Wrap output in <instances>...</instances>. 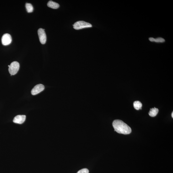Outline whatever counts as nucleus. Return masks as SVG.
<instances>
[{
	"instance_id": "nucleus-4",
	"label": "nucleus",
	"mask_w": 173,
	"mask_h": 173,
	"mask_svg": "<svg viewBox=\"0 0 173 173\" xmlns=\"http://www.w3.org/2000/svg\"><path fill=\"white\" fill-rule=\"evenodd\" d=\"M38 32L40 42L42 44H44L47 41V36L45 32V29L40 28L38 30Z\"/></svg>"
},
{
	"instance_id": "nucleus-12",
	"label": "nucleus",
	"mask_w": 173,
	"mask_h": 173,
	"mask_svg": "<svg viewBox=\"0 0 173 173\" xmlns=\"http://www.w3.org/2000/svg\"><path fill=\"white\" fill-rule=\"evenodd\" d=\"M26 7L27 12L28 13H31L33 12V8L32 5L30 3H26Z\"/></svg>"
},
{
	"instance_id": "nucleus-13",
	"label": "nucleus",
	"mask_w": 173,
	"mask_h": 173,
	"mask_svg": "<svg viewBox=\"0 0 173 173\" xmlns=\"http://www.w3.org/2000/svg\"><path fill=\"white\" fill-rule=\"evenodd\" d=\"M77 173H89V170L86 168L83 169L79 170Z\"/></svg>"
},
{
	"instance_id": "nucleus-7",
	"label": "nucleus",
	"mask_w": 173,
	"mask_h": 173,
	"mask_svg": "<svg viewBox=\"0 0 173 173\" xmlns=\"http://www.w3.org/2000/svg\"><path fill=\"white\" fill-rule=\"evenodd\" d=\"M26 119V115H18L14 118L13 121L15 123L21 124L24 122Z\"/></svg>"
},
{
	"instance_id": "nucleus-3",
	"label": "nucleus",
	"mask_w": 173,
	"mask_h": 173,
	"mask_svg": "<svg viewBox=\"0 0 173 173\" xmlns=\"http://www.w3.org/2000/svg\"><path fill=\"white\" fill-rule=\"evenodd\" d=\"M20 65L18 62L14 61L10 65L8 70L11 76L16 74L19 69Z\"/></svg>"
},
{
	"instance_id": "nucleus-10",
	"label": "nucleus",
	"mask_w": 173,
	"mask_h": 173,
	"mask_svg": "<svg viewBox=\"0 0 173 173\" xmlns=\"http://www.w3.org/2000/svg\"><path fill=\"white\" fill-rule=\"evenodd\" d=\"M149 40L151 42H155L157 43H164L165 41L164 39L161 37L158 38L156 39L150 37L149 38Z\"/></svg>"
},
{
	"instance_id": "nucleus-8",
	"label": "nucleus",
	"mask_w": 173,
	"mask_h": 173,
	"mask_svg": "<svg viewBox=\"0 0 173 173\" xmlns=\"http://www.w3.org/2000/svg\"><path fill=\"white\" fill-rule=\"evenodd\" d=\"M47 5L48 7L54 9H56L59 7V5L58 3L51 1H50L48 2Z\"/></svg>"
},
{
	"instance_id": "nucleus-14",
	"label": "nucleus",
	"mask_w": 173,
	"mask_h": 173,
	"mask_svg": "<svg viewBox=\"0 0 173 173\" xmlns=\"http://www.w3.org/2000/svg\"><path fill=\"white\" fill-rule=\"evenodd\" d=\"M171 116H172V118H173V112H172V113Z\"/></svg>"
},
{
	"instance_id": "nucleus-6",
	"label": "nucleus",
	"mask_w": 173,
	"mask_h": 173,
	"mask_svg": "<svg viewBox=\"0 0 173 173\" xmlns=\"http://www.w3.org/2000/svg\"><path fill=\"white\" fill-rule=\"evenodd\" d=\"M45 89V86L42 84H39L36 85L31 91V93L33 95L37 94L43 91Z\"/></svg>"
},
{
	"instance_id": "nucleus-5",
	"label": "nucleus",
	"mask_w": 173,
	"mask_h": 173,
	"mask_svg": "<svg viewBox=\"0 0 173 173\" xmlns=\"http://www.w3.org/2000/svg\"><path fill=\"white\" fill-rule=\"evenodd\" d=\"M12 41L11 36L8 33L5 34L2 36V41L3 45L7 46L9 45Z\"/></svg>"
},
{
	"instance_id": "nucleus-11",
	"label": "nucleus",
	"mask_w": 173,
	"mask_h": 173,
	"mask_svg": "<svg viewBox=\"0 0 173 173\" xmlns=\"http://www.w3.org/2000/svg\"><path fill=\"white\" fill-rule=\"evenodd\" d=\"M133 106L134 108L136 110L141 109L142 106V104L140 101H135L134 103Z\"/></svg>"
},
{
	"instance_id": "nucleus-1",
	"label": "nucleus",
	"mask_w": 173,
	"mask_h": 173,
	"mask_svg": "<svg viewBox=\"0 0 173 173\" xmlns=\"http://www.w3.org/2000/svg\"><path fill=\"white\" fill-rule=\"evenodd\" d=\"M113 125L115 131L119 133L128 134L131 132V129L130 127L121 120H115L113 122Z\"/></svg>"
},
{
	"instance_id": "nucleus-9",
	"label": "nucleus",
	"mask_w": 173,
	"mask_h": 173,
	"mask_svg": "<svg viewBox=\"0 0 173 173\" xmlns=\"http://www.w3.org/2000/svg\"><path fill=\"white\" fill-rule=\"evenodd\" d=\"M158 112V109L154 107V108L150 109V112L149 113V115L151 117H155L157 115Z\"/></svg>"
},
{
	"instance_id": "nucleus-2",
	"label": "nucleus",
	"mask_w": 173,
	"mask_h": 173,
	"mask_svg": "<svg viewBox=\"0 0 173 173\" xmlns=\"http://www.w3.org/2000/svg\"><path fill=\"white\" fill-rule=\"evenodd\" d=\"M73 26V28L76 30L92 27V25L91 24L83 21H78L75 22Z\"/></svg>"
}]
</instances>
